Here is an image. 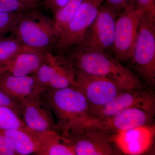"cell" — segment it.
Instances as JSON below:
<instances>
[{
	"mask_svg": "<svg viewBox=\"0 0 155 155\" xmlns=\"http://www.w3.org/2000/svg\"><path fill=\"white\" fill-rule=\"evenodd\" d=\"M137 75L149 86L155 85V16L145 11L130 61Z\"/></svg>",
	"mask_w": 155,
	"mask_h": 155,
	"instance_id": "277c9868",
	"label": "cell"
},
{
	"mask_svg": "<svg viewBox=\"0 0 155 155\" xmlns=\"http://www.w3.org/2000/svg\"><path fill=\"white\" fill-rule=\"evenodd\" d=\"M19 129L30 131L21 117L13 109L7 107H0V130Z\"/></svg>",
	"mask_w": 155,
	"mask_h": 155,
	"instance_id": "ffe728a7",
	"label": "cell"
},
{
	"mask_svg": "<svg viewBox=\"0 0 155 155\" xmlns=\"http://www.w3.org/2000/svg\"><path fill=\"white\" fill-rule=\"evenodd\" d=\"M21 118L31 130H56V122L51 109L40 95L20 100Z\"/></svg>",
	"mask_w": 155,
	"mask_h": 155,
	"instance_id": "4fadbf2b",
	"label": "cell"
},
{
	"mask_svg": "<svg viewBox=\"0 0 155 155\" xmlns=\"http://www.w3.org/2000/svg\"><path fill=\"white\" fill-rule=\"evenodd\" d=\"M117 14L106 5H101L83 41L78 45L87 49L101 51L111 49L115 38Z\"/></svg>",
	"mask_w": 155,
	"mask_h": 155,
	"instance_id": "30bf717a",
	"label": "cell"
},
{
	"mask_svg": "<svg viewBox=\"0 0 155 155\" xmlns=\"http://www.w3.org/2000/svg\"><path fill=\"white\" fill-rule=\"evenodd\" d=\"M40 97L52 112L60 134L79 126L88 116L89 104L77 86L47 89Z\"/></svg>",
	"mask_w": 155,
	"mask_h": 155,
	"instance_id": "7a4b0ae2",
	"label": "cell"
},
{
	"mask_svg": "<svg viewBox=\"0 0 155 155\" xmlns=\"http://www.w3.org/2000/svg\"><path fill=\"white\" fill-rule=\"evenodd\" d=\"M61 134L67 139L75 155H114L118 149L115 134L99 129L81 126Z\"/></svg>",
	"mask_w": 155,
	"mask_h": 155,
	"instance_id": "8992f818",
	"label": "cell"
},
{
	"mask_svg": "<svg viewBox=\"0 0 155 155\" xmlns=\"http://www.w3.org/2000/svg\"><path fill=\"white\" fill-rule=\"evenodd\" d=\"M76 81L77 86L88 101L90 108L105 105L125 90L107 78L78 70H76Z\"/></svg>",
	"mask_w": 155,
	"mask_h": 155,
	"instance_id": "7c38bea8",
	"label": "cell"
},
{
	"mask_svg": "<svg viewBox=\"0 0 155 155\" xmlns=\"http://www.w3.org/2000/svg\"><path fill=\"white\" fill-rule=\"evenodd\" d=\"M75 70L107 78L124 89L144 88L139 77L107 52L87 49L77 45L64 53Z\"/></svg>",
	"mask_w": 155,
	"mask_h": 155,
	"instance_id": "6da1fadb",
	"label": "cell"
},
{
	"mask_svg": "<svg viewBox=\"0 0 155 155\" xmlns=\"http://www.w3.org/2000/svg\"><path fill=\"white\" fill-rule=\"evenodd\" d=\"M23 12H0V38L7 36L8 34H11L17 20Z\"/></svg>",
	"mask_w": 155,
	"mask_h": 155,
	"instance_id": "7402d4cb",
	"label": "cell"
},
{
	"mask_svg": "<svg viewBox=\"0 0 155 155\" xmlns=\"http://www.w3.org/2000/svg\"><path fill=\"white\" fill-rule=\"evenodd\" d=\"M1 131L8 140L16 155L41 154V143L34 131L19 129Z\"/></svg>",
	"mask_w": 155,
	"mask_h": 155,
	"instance_id": "e0dca14e",
	"label": "cell"
},
{
	"mask_svg": "<svg viewBox=\"0 0 155 155\" xmlns=\"http://www.w3.org/2000/svg\"><path fill=\"white\" fill-rule=\"evenodd\" d=\"M47 53L25 47L8 61L0 64V75H33L43 63Z\"/></svg>",
	"mask_w": 155,
	"mask_h": 155,
	"instance_id": "9a60e30c",
	"label": "cell"
},
{
	"mask_svg": "<svg viewBox=\"0 0 155 155\" xmlns=\"http://www.w3.org/2000/svg\"><path fill=\"white\" fill-rule=\"evenodd\" d=\"M18 1L27 5L38 8L39 6L41 4L42 0H18Z\"/></svg>",
	"mask_w": 155,
	"mask_h": 155,
	"instance_id": "f1b7e54d",
	"label": "cell"
},
{
	"mask_svg": "<svg viewBox=\"0 0 155 155\" xmlns=\"http://www.w3.org/2000/svg\"><path fill=\"white\" fill-rule=\"evenodd\" d=\"M151 1L153 3L155 4V0H151Z\"/></svg>",
	"mask_w": 155,
	"mask_h": 155,
	"instance_id": "f546056e",
	"label": "cell"
},
{
	"mask_svg": "<svg viewBox=\"0 0 155 155\" xmlns=\"http://www.w3.org/2000/svg\"><path fill=\"white\" fill-rule=\"evenodd\" d=\"M0 155H16L15 151L5 136L0 130Z\"/></svg>",
	"mask_w": 155,
	"mask_h": 155,
	"instance_id": "4316f807",
	"label": "cell"
},
{
	"mask_svg": "<svg viewBox=\"0 0 155 155\" xmlns=\"http://www.w3.org/2000/svg\"><path fill=\"white\" fill-rule=\"evenodd\" d=\"M25 47L14 35L0 38V64L8 61Z\"/></svg>",
	"mask_w": 155,
	"mask_h": 155,
	"instance_id": "44dd1931",
	"label": "cell"
},
{
	"mask_svg": "<svg viewBox=\"0 0 155 155\" xmlns=\"http://www.w3.org/2000/svg\"><path fill=\"white\" fill-rule=\"evenodd\" d=\"M106 5L119 14L136 0H104Z\"/></svg>",
	"mask_w": 155,
	"mask_h": 155,
	"instance_id": "d4e9b609",
	"label": "cell"
},
{
	"mask_svg": "<svg viewBox=\"0 0 155 155\" xmlns=\"http://www.w3.org/2000/svg\"><path fill=\"white\" fill-rule=\"evenodd\" d=\"M68 1L69 0H42L41 5L54 14L63 8Z\"/></svg>",
	"mask_w": 155,
	"mask_h": 155,
	"instance_id": "484cf974",
	"label": "cell"
},
{
	"mask_svg": "<svg viewBox=\"0 0 155 155\" xmlns=\"http://www.w3.org/2000/svg\"><path fill=\"white\" fill-rule=\"evenodd\" d=\"M37 8L23 11L11 35L25 47L42 52H52L58 38L53 19Z\"/></svg>",
	"mask_w": 155,
	"mask_h": 155,
	"instance_id": "3957f363",
	"label": "cell"
},
{
	"mask_svg": "<svg viewBox=\"0 0 155 155\" xmlns=\"http://www.w3.org/2000/svg\"><path fill=\"white\" fill-rule=\"evenodd\" d=\"M45 89H61L77 86L76 70L64 54L49 52L34 74Z\"/></svg>",
	"mask_w": 155,
	"mask_h": 155,
	"instance_id": "52a82bcc",
	"label": "cell"
},
{
	"mask_svg": "<svg viewBox=\"0 0 155 155\" xmlns=\"http://www.w3.org/2000/svg\"><path fill=\"white\" fill-rule=\"evenodd\" d=\"M35 8H37L18 0H0V12H23Z\"/></svg>",
	"mask_w": 155,
	"mask_h": 155,
	"instance_id": "603a6c76",
	"label": "cell"
},
{
	"mask_svg": "<svg viewBox=\"0 0 155 155\" xmlns=\"http://www.w3.org/2000/svg\"><path fill=\"white\" fill-rule=\"evenodd\" d=\"M154 113L138 108H130L114 116L88 118L78 126L92 127L115 134L122 130L150 125Z\"/></svg>",
	"mask_w": 155,
	"mask_h": 155,
	"instance_id": "8fae6325",
	"label": "cell"
},
{
	"mask_svg": "<svg viewBox=\"0 0 155 155\" xmlns=\"http://www.w3.org/2000/svg\"><path fill=\"white\" fill-rule=\"evenodd\" d=\"M83 1L84 0H69L63 8L54 14L53 21L58 39L76 14Z\"/></svg>",
	"mask_w": 155,
	"mask_h": 155,
	"instance_id": "d6986e66",
	"label": "cell"
},
{
	"mask_svg": "<svg viewBox=\"0 0 155 155\" xmlns=\"http://www.w3.org/2000/svg\"><path fill=\"white\" fill-rule=\"evenodd\" d=\"M136 2L147 12L155 16V4L151 0H136Z\"/></svg>",
	"mask_w": 155,
	"mask_h": 155,
	"instance_id": "83f0119b",
	"label": "cell"
},
{
	"mask_svg": "<svg viewBox=\"0 0 155 155\" xmlns=\"http://www.w3.org/2000/svg\"><path fill=\"white\" fill-rule=\"evenodd\" d=\"M0 90L21 100L40 95L45 89L38 83L34 74L25 76L2 74Z\"/></svg>",
	"mask_w": 155,
	"mask_h": 155,
	"instance_id": "2e32d148",
	"label": "cell"
},
{
	"mask_svg": "<svg viewBox=\"0 0 155 155\" xmlns=\"http://www.w3.org/2000/svg\"><path fill=\"white\" fill-rule=\"evenodd\" d=\"M104 0H84L76 14L58 38L54 51L63 54L83 41L87 31L94 21Z\"/></svg>",
	"mask_w": 155,
	"mask_h": 155,
	"instance_id": "ba28073f",
	"label": "cell"
},
{
	"mask_svg": "<svg viewBox=\"0 0 155 155\" xmlns=\"http://www.w3.org/2000/svg\"><path fill=\"white\" fill-rule=\"evenodd\" d=\"M0 107H7L14 110L21 117V101L0 90Z\"/></svg>",
	"mask_w": 155,
	"mask_h": 155,
	"instance_id": "cb8c5ba5",
	"label": "cell"
},
{
	"mask_svg": "<svg viewBox=\"0 0 155 155\" xmlns=\"http://www.w3.org/2000/svg\"><path fill=\"white\" fill-rule=\"evenodd\" d=\"M35 134L42 145L41 155H75L67 139L55 130Z\"/></svg>",
	"mask_w": 155,
	"mask_h": 155,
	"instance_id": "ac0fdd59",
	"label": "cell"
},
{
	"mask_svg": "<svg viewBox=\"0 0 155 155\" xmlns=\"http://www.w3.org/2000/svg\"><path fill=\"white\" fill-rule=\"evenodd\" d=\"M154 134V126L144 125L119 131L114 135V141L123 153L140 155L149 149Z\"/></svg>",
	"mask_w": 155,
	"mask_h": 155,
	"instance_id": "5bb4252c",
	"label": "cell"
},
{
	"mask_svg": "<svg viewBox=\"0 0 155 155\" xmlns=\"http://www.w3.org/2000/svg\"><path fill=\"white\" fill-rule=\"evenodd\" d=\"M132 108L155 113V95L153 92L145 88L124 90L105 105L90 108L87 119L114 116Z\"/></svg>",
	"mask_w": 155,
	"mask_h": 155,
	"instance_id": "9c48e42d",
	"label": "cell"
},
{
	"mask_svg": "<svg viewBox=\"0 0 155 155\" xmlns=\"http://www.w3.org/2000/svg\"><path fill=\"white\" fill-rule=\"evenodd\" d=\"M145 11V9L135 2L120 12L117 17L115 38L111 50L114 58L121 63L131 59Z\"/></svg>",
	"mask_w": 155,
	"mask_h": 155,
	"instance_id": "5b68a950",
	"label": "cell"
}]
</instances>
